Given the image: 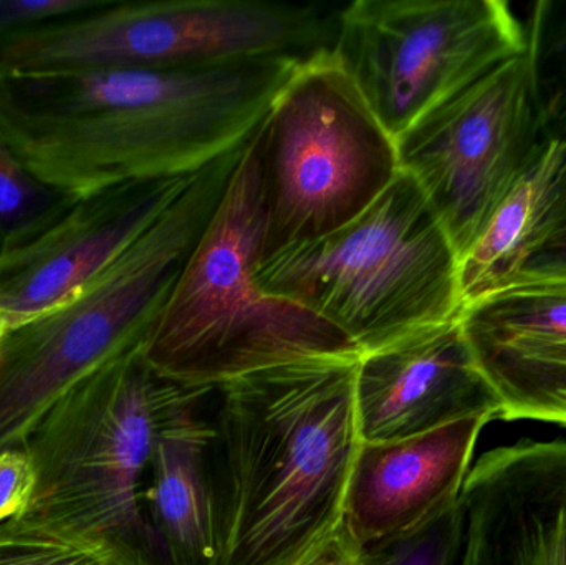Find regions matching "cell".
Listing matches in <instances>:
<instances>
[{"label": "cell", "instance_id": "cell-1", "mask_svg": "<svg viewBox=\"0 0 566 565\" xmlns=\"http://www.w3.org/2000/svg\"><path fill=\"white\" fill-rule=\"evenodd\" d=\"M302 62L0 73V136L33 178L70 201L189 178L254 138Z\"/></svg>", "mask_w": 566, "mask_h": 565}, {"label": "cell", "instance_id": "cell-2", "mask_svg": "<svg viewBox=\"0 0 566 565\" xmlns=\"http://www.w3.org/2000/svg\"><path fill=\"white\" fill-rule=\"evenodd\" d=\"M359 357H319L216 388V565H302L343 521L358 453Z\"/></svg>", "mask_w": 566, "mask_h": 565}, {"label": "cell", "instance_id": "cell-3", "mask_svg": "<svg viewBox=\"0 0 566 565\" xmlns=\"http://www.w3.org/2000/svg\"><path fill=\"white\" fill-rule=\"evenodd\" d=\"M242 151L189 176L155 219L69 297L0 344V453L23 448L50 408L98 368L145 347Z\"/></svg>", "mask_w": 566, "mask_h": 565}, {"label": "cell", "instance_id": "cell-4", "mask_svg": "<svg viewBox=\"0 0 566 565\" xmlns=\"http://www.w3.org/2000/svg\"><path fill=\"white\" fill-rule=\"evenodd\" d=\"M206 388L161 377L143 348L98 368L23 444L36 486L22 517L93 544L115 565H168L146 514L149 463L165 421Z\"/></svg>", "mask_w": 566, "mask_h": 565}, {"label": "cell", "instance_id": "cell-5", "mask_svg": "<svg viewBox=\"0 0 566 565\" xmlns=\"http://www.w3.org/2000/svg\"><path fill=\"white\" fill-rule=\"evenodd\" d=\"M264 209L252 139L143 357L161 377L211 387L293 362L361 357L328 322L258 282Z\"/></svg>", "mask_w": 566, "mask_h": 565}, {"label": "cell", "instance_id": "cell-6", "mask_svg": "<svg viewBox=\"0 0 566 565\" xmlns=\"http://www.w3.org/2000/svg\"><path fill=\"white\" fill-rule=\"evenodd\" d=\"M258 282L328 322L359 355L455 321L464 308L454 245L405 171L348 224L261 259Z\"/></svg>", "mask_w": 566, "mask_h": 565}, {"label": "cell", "instance_id": "cell-7", "mask_svg": "<svg viewBox=\"0 0 566 565\" xmlns=\"http://www.w3.org/2000/svg\"><path fill=\"white\" fill-rule=\"evenodd\" d=\"M262 259L348 224L398 178L396 139L332 52L303 60L252 138Z\"/></svg>", "mask_w": 566, "mask_h": 565}, {"label": "cell", "instance_id": "cell-8", "mask_svg": "<svg viewBox=\"0 0 566 565\" xmlns=\"http://www.w3.org/2000/svg\"><path fill=\"white\" fill-rule=\"evenodd\" d=\"M336 10L261 0L112 2L0 49V73L201 69L332 50Z\"/></svg>", "mask_w": 566, "mask_h": 565}, {"label": "cell", "instance_id": "cell-9", "mask_svg": "<svg viewBox=\"0 0 566 565\" xmlns=\"http://www.w3.org/2000/svg\"><path fill=\"white\" fill-rule=\"evenodd\" d=\"M527 45V23L501 0H356L336 10L329 52L398 139Z\"/></svg>", "mask_w": 566, "mask_h": 565}, {"label": "cell", "instance_id": "cell-10", "mask_svg": "<svg viewBox=\"0 0 566 565\" xmlns=\"http://www.w3.org/2000/svg\"><path fill=\"white\" fill-rule=\"evenodd\" d=\"M528 45L449 96L396 139L461 259L547 132L534 17Z\"/></svg>", "mask_w": 566, "mask_h": 565}, {"label": "cell", "instance_id": "cell-11", "mask_svg": "<svg viewBox=\"0 0 566 565\" xmlns=\"http://www.w3.org/2000/svg\"><path fill=\"white\" fill-rule=\"evenodd\" d=\"M452 565H566V438L482 453L459 496Z\"/></svg>", "mask_w": 566, "mask_h": 565}, {"label": "cell", "instance_id": "cell-12", "mask_svg": "<svg viewBox=\"0 0 566 565\" xmlns=\"http://www.w3.org/2000/svg\"><path fill=\"white\" fill-rule=\"evenodd\" d=\"M499 411L461 317L359 357L355 417L361 443L406 440L482 415L499 420Z\"/></svg>", "mask_w": 566, "mask_h": 565}, {"label": "cell", "instance_id": "cell-13", "mask_svg": "<svg viewBox=\"0 0 566 565\" xmlns=\"http://www.w3.org/2000/svg\"><path fill=\"white\" fill-rule=\"evenodd\" d=\"M182 179L129 182L70 202L0 259V314L10 328L69 297L115 259L179 191Z\"/></svg>", "mask_w": 566, "mask_h": 565}, {"label": "cell", "instance_id": "cell-14", "mask_svg": "<svg viewBox=\"0 0 566 565\" xmlns=\"http://www.w3.org/2000/svg\"><path fill=\"white\" fill-rule=\"evenodd\" d=\"M482 415L419 437L361 443L343 504V527L369 556L406 540L458 506L474 464Z\"/></svg>", "mask_w": 566, "mask_h": 565}, {"label": "cell", "instance_id": "cell-15", "mask_svg": "<svg viewBox=\"0 0 566 565\" xmlns=\"http://www.w3.org/2000/svg\"><path fill=\"white\" fill-rule=\"evenodd\" d=\"M461 327L499 420L566 428V282L499 289L462 308Z\"/></svg>", "mask_w": 566, "mask_h": 565}, {"label": "cell", "instance_id": "cell-16", "mask_svg": "<svg viewBox=\"0 0 566 565\" xmlns=\"http://www.w3.org/2000/svg\"><path fill=\"white\" fill-rule=\"evenodd\" d=\"M216 388L179 407L153 448L145 508L168 565H216L218 557L209 468L214 430L205 415Z\"/></svg>", "mask_w": 566, "mask_h": 565}, {"label": "cell", "instance_id": "cell-17", "mask_svg": "<svg viewBox=\"0 0 566 565\" xmlns=\"http://www.w3.org/2000/svg\"><path fill=\"white\" fill-rule=\"evenodd\" d=\"M564 161V143L547 123L531 163L505 192L478 241L459 259L464 307L517 279L554 198Z\"/></svg>", "mask_w": 566, "mask_h": 565}, {"label": "cell", "instance_id": "cell-18", "mask_svg": "<svg viewBox=\"0 0 566 565\" xmlns=\"http://www.w3.org/2000/svg\"><path fill=\"white\" fill-rule=\"evenodd\" d=\"M70 202L33 178L0 136V259L39 234Z\"/></svg>", "mask_w": 566, "mask_h": 565}, {"label": "cell", "instance_id": "cell-19", "mask_svg": "<svg viewBox=\"0 0 566 565\" xmlns=\"http://www.w3.org/2000/svg\"><path fill=\"white\" fill-rule=\"evenodd\" d=\"M544 93L547 123L564 143L565 161L554 198L514 282H566V88H544Z\"/></svg>", "mask_w": 566, "mask_h": 565}, {"label": "cell", "instance_id": "cell-20", "mask_svg": "<svg viewBox=\"0 0 566 565\" xmlns=\"http://www.w3.org/2000/svg\"><path fill=\"white\" fill-rule=\"evenodd\" d=\"M0 565H115L80 537L19 517L0 524Z\"/></svg>", "mask_w": 566, "mask_h": 565}, {"label": "cell", "instance_id": "cell-21", "mask_svg": "<svg viewBox=\"0 0 566 565\" xmlns=\"http://www.w3.org/2000/svg\"><path fill=\"white\" fill-rule=\"evenodd\" d=\"M461 534L458 506L432 521L429 526L406 540L398 541L376 554H369L371 565H452Z\"/></svg>", "mask_w": 566, "mask_h": 565}, {"label": "cell", "instance_id": "cell-22", "mask_svg": "<svg viewBox=\"0 0 566 565\" xmlns=\"http://www.w3.org/2000/svg\"><path fill=\"white\" fill-rule=\"evenodd\" d=\"M113 0H0V49L46 23L78 17Z\"/></svg>", "mask_w": 566, "mask_h": 565}, {"label": "cell", "instance_id": "cell-23", "mask_svg": "<svg viewBox=\"0 0 566 565\" xmlns=\"http://www.w3.org/2000/svg\"><path fill=\"white\" fill-rule=\"evenodd\" d=\"M538 62L545 88H566V3L537 2L534 6Z\"/></svg>", "mask_w": 566, "mask_h": 565}, {"label": "cell", "instance_id": "cell-24", "mask_svg": "<svg viewBox=\"0 0 566 565\" xmlns=\"http://www.w3.org/2000/svg\"><path fill=\"white\" fill-rule=\"evenodd\" d=\"M36 486L32 458L23 448L0 453V524L19 520L29 510Z\"/></svg>", "mask_w": 566, "mask_h": 565}, {"label": "cell", "instance_id": "cell-25", "mask_svg": "<svg viewBox=\"0 0 566 565\" xmlns=\"http://www.w3.org/2000/svg\"><path fill=\"white\" fill-rule=\"evenodd\" d=\"M302 565H371L368 556L356 546L345 527L339 526L338 533L319 547L310 559Z\"/></svg>", "mask_w": 566, "mask_h": 565}, {"label": "cell", "instance_id": "cell-26", "mask_svg": "<svg viewBox=\"0 0 566 565\" xmlns=\"http://www.w3.org/2000/svg\"><path fill=\"white\" fill-rule=\"evenodd\" d=\"M7 332H9V324H7L3 315L0 314V344H2L3 337H6Z\"/></svg>", "mask_w": 566, "mask_h": 565}]
</instances>
